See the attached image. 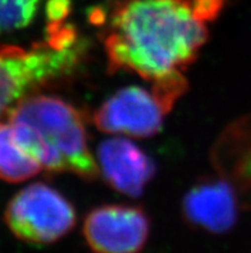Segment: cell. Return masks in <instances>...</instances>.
I'll return each instance as SVG.
<instances>
[{"instance_id": "6da1fadb", "label": "cell", "mask_w": 251, "mask_h": 253, "mask_svg": "<svg viewBox=\"0 0 251 253\" xmlns=\"http://www.w3.org/2000/svg\"><path fill=\"white\" fill-rule=\"evenodd\" d=\"M92 21L104 26L109 72L150 81L183 74L209 39L210 21L196 0H114Z\"/></svg>"}, {"instance_id": "7a4b0ae2", "label": "cell", "mask_w": 251, "mask_h": 253, "mask_svg": "<svg viewBox=\"0 0 251 253\" xmlns=\"http://www.w3.org/2000/svg\"><path fill=\"white\" fill-rule=\"evenodd\" d=\"M17 139L51 172H70L92 181L100 175L90 151L82 116L53 95H30L8 115Z\"/></svg>"}, {"instance_id": "3957f363", "label": "cell", "mask_w": 251, "mask_h": 253, "mask_svg": "<svg viewBox=\"0 0 251 253\" xmlns=\"http://www.w3.org/2000/svg\"><path fill=\"white\" fill-rule=\"evenodd\" d=\"M83 51L80 42L64 48L48 42L29 49L0 45V121L36 90L72 74Z\"/></svg>"}, {"instance_id": "277c9868", "label": "cell", "mask_w": 251, "mask_h": 253, "mask_svg": "<svg viewBox=\"0 0 251 253\" xmlns=\"http://www.w3.org/2000/svg\"><path fill=\"white\" fill-rule=\"evenodd\" d=\"M4 221L12 234L36 246L53 244L76 225V211L62 193L42 183L19 190L6 206Z\"/></svg>"}, {"instance_id": "5b68a950", "label": "cell", "mask_w": 251, "mask_h": 253, "mask_svg": "<svg viewBox=\"0 0 251 253\" xmlns=\"http://www.w3.org/2000/svg\"><path fill=\"white\" fill-rule=\"evenodd\" d=\"M169 113L153 89L126 86L115 91L94 113V124L105 134L151 138L160 132Z\"/></svg>"}, {"instance_id": "8992f818", "label": "cell", "mask_w": 251, "mask_h": 253, "mask_svg": "<svg viewBox=\"0 0 251 253\" xmlns=\"http://www.w3.org/2000/svg\"><path fill=\"white\" fill-rule=\"evenodd\" d=\"M82 233L92 253H140L149 239L150 218L136 206H100L87 213Z\"/></svg>"}, {"instance_id": "52a82bcc", "label": "cell", "mask_w": 251, "mask_h": 253, "mask_svg": "<svg viewBox=\"0 0 251 253\" xmlns=\"http://www.w3.org/2000/svg\"><path fill=\"white\" fill-rule=\"evenodd\" d=\"M240 201L224 177H207L192 185L182 201L184 220L212 234H224L237 221Z\"/></svg>"}, {"instance_id": "ba28073f", "label": "cell", "mask_w": 251, "mask_h": 253, "mask_svg": "<svg viewBox=\"0 0 251 253\" xmlns=\"http://www.w3.org/2000/svg\"><path fill=\"white\" fill-rule=\"evenodd\" d=\"M96 160L107 184L132 198L143 194L156 172L154 161L132 141L123 138L102 141Z\"/></svg>"}, {"instance_id": "9c48e42d", "label": "cell", "mask_w": 251, "mask_h": 253, "mask_svg": "<svg viewBox=\"0 0 251 253\" xmlns=\"http://www.w3.org/2000/svg\"><path fill=\"white\" fill-rule=\"evenodd\" d=\"M220 143L231 144L232 166H228V180L242 206L251 210V116L240 120L228 128Z\"/></svg>"}, {"instance_id": "30bf717a", "label": "cell", "mask_w": 251, "mask_h": 253, "mask_svg": "<svg viewBox=\"0 0 251 253\" xmlns=\"http://www.w3.org/2000/svg\"><path fill=\"white\" fill-rule=\"evenodd\" d=\"M41 170V164L18 141L10 122L0 121V179L22 183Z\"/></svg>"}, {"instance_id": "8fae6325", "label": "cell", "mask_w": 251, "mask_h": 253, "mask_svg": "<svg viewBox=\"0 0 251 253\" xmlns=\"http://www.w3.org/2000/svg\"><path fill=\"white\" fill-rule=\"evenodd\" d=\"M40 0H0V35L22 30L34 21Z\"/></svg>"}, {"instance_id": "7c38bea8", "label": "cell", "mask_w": 251, "mask_h": 253, "mask_svg": "<svg viewBox=\"0 0 251 253\" xmlns=\"http://www.w3.org/2000/svg\"><path fill=\"white\" fill-rule=\"evenodd\" d=\"M71 10L70 0H49L46 5L49 23H62Z\"/></svg>"}]
</instances>
